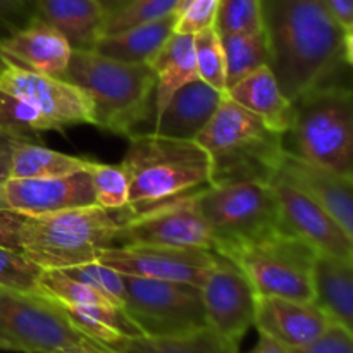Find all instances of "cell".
I'll use <instances>...</instances> for the list:
<instances>
[{"label": "cell", "mask_w": 353, "mask_h": 353, "mask_svg": "<svg viewBox=\"0 0 353 353\" xmlns=\"http://www.w3.org/2000/svg\"><path fill=\"white\" fill-rule=\"evenodd\" d=\"M61 271H64L65 274L78 279V281L85 283L86 286H90V288H93L95 292H99L100 295H103L105 299H109L110 302L123 307L124 278L121 272L116 271V269L100 264V262L97 261H92L85 262V264L72 265V268L68 269H61Z\"/></svg>", "instance_id": "obj_35"}, {"label": "cell", "mask_w": 353, "mask_h": 353, "mask_svg": "<svg viewBox=\"0 0 353 353\" xmlns=\"http://www.w3.org/2000/svg\"><path fill=\"white\" fill-rule=\"evenodd\" d=\"M7 64V59L6 57H3V55L2 54H0V69H2L3 68V65H6Z\"/></svg>", "instance_id": "obj_47"}, {"label": "cell", "mask_w": 353, "mask_h": 353, "mask_svg": "<svg viewBox=\"0 0 353 353\" xmlns=\"http://www.w3.org/2000/svg\"><path fill=\"white\" fill-rule=\"evenodd\" d=\"M176 28L174 12L161 19L137 24L99 38L93 50L100 55L130 64H150Z\"/></svg>", "instance_id": "obj_24"}, {"label": "cell", "mask_w": 353, "mask_h": 353, "mask_svg": "<svg viewBox=\"0 0 353 353\" xmlns=\"http://www.w3.org/2000/svg\"><path fill=\"white\" fill-rule=\"evenodd\" d=\"M24 140H33V138L21 137V134L12 133V131H7L3 128H0V183L3 179L9 178V169H10V161H12L14 148Z\"/></svg>", "instance_id": "obj_42"}, {"label": "cell", "mask_w": 353, "mask_h": 353, "mask_svg": "<svg viewBox=\"0 0 353 353\" xmlns=\"http://www.w3.org/2000/svg\"><path fill=\"white\" fill-rule=\"evenodd\" d=\"M247 353H290V350L286 347H283V345H279L276 340H272V338L259 333L257 345H255V347L252 348V350H248Z\"/></svg>", "instance_id": "obj_45"}, {"label": "cell", "mask_w": 353, "mask_h": 353, "mask_svg": "<svg viewBox=\"0 0 353 353\" xmlns=\"http://www.w3.org/2000/svg\"><path fill=\"white\" fill-rule=\"evenodd\" d=\"M128 219V210L112 212L99 205L26 216L21 254L41 269H68L97 261L100 248L117 243Z\"/></svg>", "instance_id": "obj_5"}, {"label": "cell", "mask_w": 353, "mask_h": 353, "mask_svg": "<svg viewBox=\"0 0 353 353\" xmlns=\"http://www.w3.org/2000/svg\"><path fill=\"white\" fill-rule=\"evenodd\" d=\"M195 199L196 195L188 196L152 212L131 217L123 224L116 245H162L214 250L212 234Z\"/></svg>", "instance_id": "obj_15"}, {"label": "cell", "mask_w": 353, "mask_h": 353, "mask_svg": "<svg viewBox=\"0 0 353 353\" xmlns=\"http://www.w3.org/2000/svg\"><path fill=\"white\" fill-rule=\"evenodd\" d=\"M86 172L92 181L95 203L102 209L128 210L130 202V179L121 164H103L90 159Z\"/></svg>", "instance_id": "obj_30"}, {"label": "cell", "mask_w": 353, "mask_h": 353, "mask_svg": "<svg viewBox=\"0 0 353 353\" xmlns=\"http://www.w3.org/2000/svg\"><path fill=\"white\" fill-rule=\"evenodd\" d=\"M55 353H110L105 347H102L97 341L90 340V338H85V340L78 341V343L68 345L64 348H59Z\"/></svg>", "instance_id": "obj_44"}, {"label": "cell", "mask_w": 353, "mask_h": 353, "mask_svg": "<svg viewBox=\"0 0 353 353\" xmlns=\"http://www.w3.org/2000/svg\"><path fill=\"white\" fill-rule=\"evenodd\" d=\"M37 10L72 50H93L105 30L107 16L97 0H37Z\"/></svg>", "instance_id": "obj_21"}, {"label": "cell", "mask_w": 353, "mask_h": 353, "mask_svg": "<svg viewBox=\"0 0 353 353\" xmlns=\"http://www.w3.org/2000/svg\"><path fill=\"white\" fill-rule=\"evenodd\" d=\"M38 17L37 0H0V41Z\"/></svg>", "instance_id": "obj_39"}, {"label": "cell", "mask_w": 353, "mask_h": 353, "mask_svg": "<svg viewBox=\"0 0 353 353\" xmlns=\"http://www.w3.org/2000/svg\"><path fill=\"white\" fill-rule=\"evenodd\" d=\"M62 79L81 88L93 105V126L137 137L154 107L155 74L148 64H130L95 50H72Z\"/></svg>", "instance_id": "obj_3"}, {"label": "cell", "mask_w": 353, "mask_h": 353, "mask_svg": "<svg viewBox=\"0 0 353 353\" xmlns=\"http://www.w3.org/2000/svg\"><path fill=\"white\" fill-rule=\"evenodd\" d=\"M333 19L348 33H353V0H321Z\"/></svg>", "instance_id": "obj_43"}, {"label": "cell", "mask_w": 353, "mask_h": 353, "mask_svg": "<svg viewBox=\"0 0 353 353\" xmlns=\"http://www.w3.org/2000/svg\"><path fill=\"white\" fill-rule=\"evenodd\" d=\"M0 54L24 69L61 78L72 48L57 30L37 17L26 28L0 41Z\"/></svg>", "instance_id": "obj_20"}, {"label": "cell", "mask_w": 353, "mask_h": 353, "mask_svg": "<svg viewBox=\"0 0 353 353\" xmlns=\"http://www.w3.org/2000/svg\"><path fill=\"white\" fill-rule=\"evenodd\" d=\"M228 99L264 121L271 130L285 134L292 123L293 105L281 92L269 65L257 69L226 90Z\"/></svg>", "instance_id": "obj_22"}, {"label": "cell", "mask_w": 353, "mask_h": 353, "mask_svg": "<svg viewBox=\"0 0 353 353\" xmlns=\"http://www.w3.org/2000/svg\"><path fill=\"white\" fill-rule=\"evenodd\" d=\"M216 261L217 254L214 250L162 245L121 243L97 252V262L116 269L121 274L195 286H202Z\"/></svg>", "instance_id": "obj_11"}, {"label": "cell", "mask_w": 353, "mask_h": 353, "mask_svg": "<svg viewBox=\"0 0 353 353\" xmlns=\"http://www.w3.org/2000/svg\"><path fill=\"white\" fill-rule=\"evenodd\" d=\"M226 64V90L257 69L269 65V48L264 31L221 37Z\"/></svg>", "instance_id": "obj_29"}, {"label": "cell", "mask_w": 353, "mask_h": 353, "mask_svg": "<svg viewBox=\"0 0 353 353\" xmlns=\"http://www.w3.org/2000/svg\"><path fill=\"white\" fill-rule=\"evenodd\" d=\"M283 134L286 154L353 178V93L350 85L314 88L292 102Z\"/></svg>", "instance_id": "obj_6"}, {"label": "cell", "mask_w": 353, "mask_h": 353, "mask_svg": "<svg viewBox=\"0 0 353 353\" xmlns=\"http://www.w3.org/2000/svg\"><path fill=\"white\" fill-rule=\"evenodd\" d=\"M290 353H353V331L340 324H331L317 340Z\"/></svg>", "instance_id": "obj_40"}, {"label": "cell", "mask_w": 353, "mask_h": 353, "mask_svg": "<svg viewBox=\"0 0 353 353\" xmlns=\"http://www.w3.org/2000/svg\"><path fill=\"white\" fill-rule=\"evenodd\" d=\"M224 95L226 93L212 88L202 79H193L169 99L164 109L155 116L154 128L148 133L172 140L195 141L219 109Z\"/></svg>", "instance_id": "obj_19"}, {"label": "cell", "mask_w": 353, "mask_h": 353, "mask_svg": "<svg viewBox=\"0 0 353 353\" xmlns=\"http://www.w3.org/2000/svg\"><path fill=\"white\" fill-rule=\"evenodd\" d=\"M331 324L330 317L309 300L257 296L254 327L288 350L312 343Z\"/></svg>", "instance_id": "obj_17"}, {"label": "cell", "mask_w": 353, "mask_h": 353, "mask_svg": "<svg viewBox=\"0 0 353 353\" xmlns=\"http://www.w3.org/2000/svg\"><path fill=\"white\" fill-rule=\"evenodd\" d=\"M121 165L130 179V219L199 195L212 185L209 155L196 141L137 134L130 138Z\"/></svg>", "instance_id": "obj_2"}, {"label": "cell", "mask_w": 353, "mask_h": 353, "mask_svg": "<svg viewBox=\"0 0 353 353\" xmlns=\"http://www.w3.org/2000/svg\"><path fill=\"white\" fill-rule=\"evenodd\" d=\"M123 309L145 336H176L207 326L200 286L123 274Z\"/></svg>", "instance_id": "obj_10"}, {"label": "cell", "mask_w": 353, "mask_h": 353, "mask_svg": "<svg viewBox=\"0 0 353 353\" xmlns=\"http://www.w3.org/2000/svg\"><path fill=\"white\" fill-rule=\"evenodd\" d=\"M0 185H2V183H0ZM0 207H6V203H3L2 200V193H0Z\"/></svg>", "instance_id": "obj_48"}, {"label": "cell", "mask_w": 353, "mask_h": 353, "mask_svg": "<svg viewBox=\"0 0 353 353\" xmlns=\"http://www.w3.org/2000/svg\"><path fill=\"white\" fill-rule=\"evenodd\" d=\"M0 193L7 209L23 216L97 205L86 171L52 178H7L0 185Z\"/></svg>", "instance_id": "obj_16"}, {"label": "cell", "mask_w": 353, "mask_h": 353, "mask_svg": "<svg viewBox=\"0 0 353 353\" xmlns=\"http://www.w3.org/2000/svg\"><path fill=\"white\" fill-rule=\"evenodd\" d=\"M195 141L209 155L212 185L269 183L285 155L283 134L228 95Z\"/></svg>", "instance_id": "obj_4"}, {"label": "cell", "mask_w": 353, "mask_h": 353, "mask_svg": "<svg viewBox=\"0 0 353 353\" xmlns=\"http://www.w3.org/2000/svg\"><path fill=\"white\" fill-rule=\"evenodd\" d=\"M0 90L40 110L54 124L55 131L93 124L92 100L81 88L59 76L40 74L7 61L0 69Z\"/></svg>", "instance_id": "obj_12"}, {"label": "cell", "mask_w": 353, "mask_h": 353, "mask_svg": "<svg viewBox=\"0 0 353 353\" xmlns=\"http://www.w3.org/2000/svg\"><path fill=\"white\" fill-rule=\"evenodd\" d=\"M103 347V345H102ZM110 353H240V347L210 326L176 336H131L105 345Z\"/></svg>", "instance_id": "obj_26"}, {"label": "cell", "mask_w": 353, "mask_h": 353, "mask_svg": "<svg viewBox=\"0 0 353 353\" xmlns=\"http://www.w3.org/2000/svg\"><path fill=\"white\" fill-rule=\"evenodd\" d=\"M279 209L281 228L316 248L319 254L353 261V236L324 207L276 172L269 181Z\"/></svg>", "instance_id": "obj_14"}, {"label": "cell", "mask_w": 353, "mask_h": 353, "mask_svg": "<svg viewBox=\"0 0 353 353\" xmlns=\"http://www.w3.org/2000/svg\"><path fill=\"white\" fill-rule=\"evenodd\" d=\"M72 326L90 340L100 345H110L123 338L141 336L137 324L128 317L124 309L116 303L93 305H61Z\"/></svg>", "instance_id": "obj_27"}, {"label": "cell", "mask_w": 353, "mask_h": 353, "mask_svg": "<svg viewBox=\"0 0 353 353\" xmlns=\"http://www.w3.org/2000/svg\"><path fill=\"white\" fill-rule=\"evenodd\" d=\"M97 2L100 3V7L103 9L105 16L110 17V16H114L116 12H119V10H123L124 7L131 2V0H97Z\"/></svg>", "instance_id": "obj_46"}, {"label": "cell", "mask_w": 353, "mask_h": 353, "mask_svg": "<svg viewBox=\"0 0 353 353\" xmlns=\"http://www.w3.org/2000/svg\"><path fill=\"white\" fill-rule=\"evenodd\" d=\"M38 293L48 296L59 305H93V303H114L85 283L71 278L61 269H43L38 279ZM117 305V303H116Z\"/></svg>", "instance_id": "obj_31"}, {"label": "cell", "mask_w": 353, "mask_h": 353, "mask_svg": "<svg viewBox=\"0 0 353 353\" xmlns=\"http://www.w3.org/2000/svg\"><path fill=\"white\" fill-rule=\"evenodd\" d=\"M207 326L240 347L254 327L257 293L240 268L217 254L216 265L200 286Z\"/></svg>", "instance_id": "obj_13"}, {"label": "cell", "mask_w": 353, "mask_h": 353, "mask_svg": "<svg viewBox=\"0 0 353 353\" xmlns=\"http://www.w3.org/2000/svg\"><path fill=\"white\" fill-rule=\"evenodd\" d=\"M26 216L7 207H0V247L10 248L21 254V231Z\"/></svg>", "instance_id": "obj_41"}, {"label": "cell", "mask_w": 353, "mask_h": 353, "mask_svg": "<svg viewBox=\"0 0 353 353\" xmlns=\"http://www.w3.org/2000/svg\"><path fill=\"white\" fill-rule=\"evenodd\" d=\"M312 302L333 324L353 331V261L317 252Z\"/></svg>", "instance_id": "obj_23"}, {"label": "cell", "mask_w": 353, "mask_h": 353, "mask_svg": "<svg viewBox=\"0 0 353 353\" xmlns=\"http://www.w3.org/2000/svg\"><path fill=\"white\" fill-rule=\"evenodd\" d=\"M90 159L62 154L34 140H24L14 148L9 178H52L86 171Z\"/></svg>", "instance_id": "obj_28"}, {"label": "cell", "mask_w": 353, "mask_h": 353, "mask_svg": "<svg viewBox=\"0 0 353 353\" xmlns=\"http://www.w3.org/2000/svg\"><path fill=\"white\" fill-rule=\"evenodd\" d=\"M193 50L199 79L212 88L226 93V64L223 43L216 28L210 26L193 34Z\"/></svg>", "instance_id": "obj_32"}, {"label": "cell", "mask_w": 353, "mask_h": 353, "mask_svg": "<svg viewBox=\"0 0 353 353\" xmlns=\"http://www.w3.org/2000/svg\"><path fill=\"white\" fill-rule=\"evenodd\" d=\"M0 128L33 140L38 133L55 131L54 124L40 110L3 90H0Z\"/></svg>", "instance_id": "obj_33"}, {"label": "cell", "mask_w": 353, "mask_h": 353, "mask_svg": "<svg viewBox=\"0 0 353 353\" xmlns=\"http://www.w3.org/2000/svg\"><path fill=\"white\" fill-rule=\"evenodd\" d=\"M148 65L155 74L154 107L157 116L181 86L188 85L193 79H199L193 34L172 33Z\"/></svg>", "instance_id": "obj_25"}, {"label": "cell", "mask_w": 353, "mask_h": 353, "mask_svg": "<svg viewBox=\"0 0 353 353\" xmlns=\"http://www.w3.org/2000/svg\"><path fill=\"white\" fill-rule=\"evenodd\" d=\"M278 174L324 207L353 236V178L286 152L279 164Z\"/></svg>", "instance_id": "obj_18"}, {"label": "cell", "mask_w": 353, "mask_h": 353, "mask_svg": "<svg viewBox=\"0 0 353 353\" xmlns=\"http://www.w3.org/2000/svg\"><path fill=\"white\" fill-rule=\"evenodd\" d=\"M195 200L212 234L214 252L255 240L281 228L274 192L265 181L210 185Z\"/></svg>", "instance_id": "obj_8"}, {"label": "cell", "mask_w": 353, "mask_h": 353, "mask_svg": "<svg viewBox=\"0 0 353 353\" xmlns=\"http://www.w3.org/2000/svg\"><path fill=\"white\" fill-rule=\"evenodd\" d=\"M261 7L269 68L290 102L341 83L353 62V33L333 19L321 0H261Z\"/></svg>", "instance_id": "obj_1"}, {"label": "cell", "mask_w": 353, "mask_h": 353, "mask_svg": "<svg viewBox=\"0 0 353 353\" xmlns=\"http://www.w3.org/2000/svg\"><path fill=\"white\" fill-rule=\"evenodd\" d=\"M216 254L234 262L259 296L312 302L317 250L283 228Z\"/></svg>", "instance_id": "obj_7"}, {"label": "cell", "mask_w": 353, "mask_h": 353, "mask_svg": "<svg viewBox=\"0 0 353 353\" xmlns=\"http://www.w3.org/2000/svg\"><path fill=\"white\" fill-rule=\"evenodd\" d=\"M214 28L221 37L262 31L261 0H219Z\"/></svg>", "instance_id": "obj_34"}, {"label": "cell", "mask_w": 353, "mask_h": 353, "mask_svg": "<svg viewBox=\"0 0 353 353\" xmlns=\"http://www.w3.org/2000/svg\"><path fill=\"white\" fill-rule=\"evenodd\" d=\"M43 269L19 252L0 247V286L3 288L37 292Z\"/></svg>", "instance_id": "obj_37"}, {"label": "cell", "mask_w": 353, "mask_h": 353, "mask_svg": "<svg viewBox=\"0 0 353 353\" xmlns=\"http://www.w3.org/2000/svg\"><path fill=\"white\" fill-rule=\"evenodd\" d=\"M85 338L48 296L0 286V352L55 353Z\"/></svg>", "instance_id": "obj_9"}, {"label": "cell", "mask_w": 353, "mask_h": 353, "mask_svg": "<svg viewBox=\"0 0 353 353\" xmlns=\"http://www.w3.org/2000/svg\"><path fill=\"white\" fill-rule=\"evenodd\" d=\"M219 0H179L176 6L174 33L195 34L214 26Z\"/></svg>", "instance_id": "obj_38"}, {"label": "cell", "mask_w": 353, "mask_h": 353, "mask_svg": "<svg viewBox=\"0 0 353 353\" xmlns=\"http://www.w3.org/2000/svg\"><path fill=\"white\" fill-rule=\"evenodd\" d=\"M178 2L179 0H131L123 10L107 17L103 34L169 16L176 10Z\"/></svg>", "instance_id": "obj_36"}]
</instances>
